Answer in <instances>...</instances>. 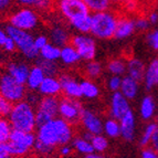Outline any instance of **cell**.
<instances>
[{"mask_svg": "<svg viewBox=\"0 0 158 158\" xmlns=\"http://www.w3.org/2000/svg\"><path fill=\"white\" fill-rule=\"evenodd\" d=\"M72 147H73V150H75L77 154H81V155H84L85 157L89 156L90 154L95 153L94 148H93V145L91 140L85 139L84 137H74L71 142Z\"/></svg>", "mask_w": 158, "mask_h": 158, "instance_id": "25", "label": "cell"}, {"mask_svg": "<svg viewBox=\"0 0 158 158\" xmlns=\"http://www.w3.org/2000/svg\"><path fill=\"white\" fill-rule=\"evenodd\" d=\"M59 105H60V98L58 96H43L37 105V111H35L37 127L45 124L52 118L58 117Z\"/></svg>", "mask_w": 158, "mask_h": 158, "instance_id": "9", "label": "cell"}, {"mask_svg": "<svg viewBox=\"0 0 158 158\" xmlns=\"http://www.w3.org/2000/svg\"><path fill=\"white\" fill-rule=\"evenodd\" d=\"M15 0H0V12H7L11 8Z\"/></svg>", "mask_w": 158, "mask_h": 158, "instance_id": "49", "label": "cell"}, {"mask_svg": "<svg viewBox=\"0 0 158 158\" xmlns=\"http://www.w3.org/2000/svg\"><path fill=\"white\" fill-rule=\"evenodd\" d=\"M107 71L113 75H124L126 73L127 62L123 59H112L107 62Z\"/></svg>", "mask_w": 158, "mask_h": 158, "instance_id": "33", "label": "cell"}, {"mask_svg": "<svg viewBox=\"0 0 158 158\" xmlns=\"http://www.w3.org/2000/svg\"><path fill=\"white\" fill-rule=\"evenodd\" d=\"M49 42H50V39L47 35H44V34H39V35H37V37L34 38V45H35V48H37L38 50L42 49Z\"/></svg>", "mask_w": 158, "mask_h": 158, "instance_id": "45", "label": "cell"}, {"mask_svg": "<svg viewBox=\"0 0 158 158\" xmlns=\"http://www.w3.org/2000/svg\"><path fill=\"white\" fill-rule=\"evenodd\" d=\"M118 16L119 13L111 9L92 13V27L90 33L98 40L113 39L115 37Z\"/></svg>", "mask_w": 158, "mask_h": 158, "instance_id": "3", "label": "cell"}, {"mask_svg": "<svg viewBox=\"0 0 158 158\" xmlns=\"http://www.w3.org/2000/svg\"><path fill=\"white\" fill-rule=\"evenodd\" d=\"M157 123H158V117H157Z\"/></svg>", "mask_w": 158, "mask_h": 158, "instance_id": "56", "label": "cell"}, {"mask_svg": "<svg viewBox=\"0 0 158 158\" xmlns=\"http://www.w3.org/2000/svg\"><path fill=\"white\" fill-rule=\"evenodd\" d=\"M83 110L84 108L79 102V100L63 96L60 100L59 116L69 123H71L73 126H75L81 122V115Z\"/></svg>", "mask_w": 158, "mask_h": 158, "instance_id": "11", "label": "cell"}, {"mask_svg": "<svg viewBox=\"0 0 158 158\" xmlns=\"http://www.w3.org/2000/svg\"><path fill=\"white\" fill-rule=\"evenodd\" d=\"M70 24L79 33H90L91 27H92V13L73 20L72 22H70Z\"/></svg>", "mask_w": 158, "mask_h": 158, "instance_id": "29", "label": "cell"}, {"mask_svg": "<svg viewBox=\"0 0 158 158\" xmlns=\"http://www.w3.org/2000/svg\"><path fill=\"white\" fill-rule=\"evenodd\" d=\"M35 135L37 140L56 149L62 145L71 144L74 138V126L59 116L38 126Z\"/></svg>", "mask_w": 158, "mask_h": 158, "instance_id": "1", "label": "cell"}, {"mask_svg": "<svg viewBox=\"0 0 158 158\" xmlns=\"http://www.w3.org/2000/svg\"><path fill=\"white\" fill-rule=\"evenodd\" d=\"M126 62H127V69H126L127 75L132 77L133 79L137 80L138 82L143 81L146 70V66L144 64V62L136 58L128 59Z\"/></svg>", "mask_w": 158, "mask_h": 158, "instance_id": "23", "label": "cell"}, {"mask_svg": "<svg viewBox=\"0 0 158 158\" xmlns=\"http://www.w3.org/2000/svg\"><path fill=\"white\" fill-rule=\"evenodd\" d=\"M60 61L65 66H72L79 63L81 61V56H80L77 49L71 43H68V44L61 48Z\"/></svg>", "mask_w": 158, "mask_h": 158, "instance_id": "22", "label": "cell"}, {"mask_svg": "<svg viewBox=\"0 0 158 158\" xmlns=\"http://www.w3.org/2000/svg\"><path fill=\"white\" fill-rule=\"evenodd\" d=\"M91 143H92L95 153L103 154L108 148L107 136H103L102 134L93 135L92 139H91Z\"/></svg>", "mask_w": 158, "mask_h": 158, "instance_id": "37", "label": "cell"}, {"mask_svg": "<svg viewBox=\"0 0 158 158\" xmlns=\"http://www.w3.org/2000/svg\"><path fill=\"white\" fill-rule=\"evenodd\" d=\"M119 91L128 100H133L138 94V91H139V82L137 81V80L133 79L129 75L123 77H122V85Z\"/></svg>", "mask_w": 158, "mask_h": 158, "instance_id": "24", "label": "cell"}, {"mask_svg": "<svg viewBox=\"0 0 158 158\" xmlns=\"http://www.w3.org/2000/svg\"><path fill=\"white\" fill-rule=\"evenodd\" d=\"M103 133L110 138H117L121 136V124L118 119L111 117L110 119L105 121L103 126Z\"/></svg>", "mask_w": 158, "mask_h": 158, "instance_id": "30", "label": "cell"}, {"mask_svg": "<svg viewBox=\"0 0 158 158\" xmlns=\"http://www.w3.org/2000/svg\"><path fill=\"white\" fill-rule=\"evenodd\" d=\"M121 136L127 142L134 139L135 137V129H136V119H135L134 112L129 110L121 119Z\"/></svg>", "mask_w": 158, "mask_h": 158, "instance_id": "17", "label": "cell"}, {"mask_svg": "<svg viewBox=\"0 0 158 158\" xmlns=\"http://www.w3.org/2000/svg\"><path fill=\"white\" fill-rule=\"evenodd\" d=\"M103 66L98 61L91 60L86 61V64L84 66V74L87 77V79L96 80L102 75Z\"/></svg>", "mask_w": 158, "mask_h": 158, "instance_id": "31", "label": "cell"}, {"mask_svg": "<svg viewBox=\"0 0 158 158\" xmlns=\"http://www.w3.org/2000/svg\"><path fill=\"white\" fill-rule=\"evenodd\" d=\"M140 156L143 158H158V153L152 145H147L140 150Z\"/></svg>", "mask_w": 158, "mask_h": 158, "instance_id": "44", "label": "cell"}, {"mask_svg": "<svg viewBox=\"0 0 158 158\" xmlns=\"http://www.w3.org/2000/svg\"><path fill=\"white\" fill-rule=\"evenodd\" d=\"M45 77L47 75H45L44 71L38 64L30 68L29 75H28V80H27V83H26L27 89L30 91H37Z\"/></svg>", "mask_w": 158, "mask_h": 158, "instance_id": "21", "label": "cell"}, {"mask_svg": "<svg viewBox=\"0 0 158 158\" xmlns=\"http://www.w3.org/2000/svg\"><path fill=\"white\" fill-rule=\"evenodd\" d=\"M80 124L84 128V131H87L93 135L102 134L103 133L104 123L102 122V119L98 114L90 111V110H83Z\"/></svg>", "mask_w": 158, "mask_h": 158, "instance_id": "14", "label": "cell"}, {"mask_svg": "<svg viewBox=\"0 0 158 158\" xmlns=\"http://www.w3.org/2000/svg\"><path fill=\"white\" fill-rule=\"evenodd\" d=\"M73 152V147L70 146L69 144H65V145H62L60 147H58V153L60 156H63V157H66V156H70Z\"/></svg>", "mask_w": 158, "mask_h": 158, "instance_id": "48", "label": "cell"}, {"mask_svg": "<svg viewBox=\"0 0 158 158\" xmlns=\"http://www.w3.org/2000/svg\"><path fill=\"white\" fill-rule=\"evenodd\" d=\"M27 85L23 83H20L15 77H12L9 73H2L0 79V94L8 102L15 103L19 101L24 100L28 92Z\"/></svg>", "mask_w": 158, "mask_h": 158, "instance_id": "7", "label": "cell"}, {"mask_svg": "<svg viewBox=\"0 0 158 158\" xmlns=\"http://www.w3.org/2000/svg\"><path fill=\"white\" fill-rule=\"evenodd\" d=\"M61 56V48L52 42H49L47 45L39 50V56L45 60L58 61L60 60Z\"/></svg>", "mask_w": 158, "mask_h": 158, "instance_id": "28", "label": "cell"}, {"mask_svg": "<svg viewBox=\"0 0 158 158\" xmlns=\"http://www.w3.org/2000/svg\"><path fill=\"white\" fill-rule=\"evenodd\" d=\"M147 43L153 50L158 51V30H153L147 33L146 35Z\"/></svg>", "mask_w": 158, "mask_h": 158, "instance_id": "42", "label": "cell"}, {"mask_svg": "<svg viewBox=\"0 0 158 158\" xmlns=\"http://www.w3.org/2000/svg\"><path fill=\"white\" fill-rule=\"evenodd\" d=\"M39 92H38V94H34V91H30V92H27V95L26 98H24V100L28 101V102L31 104V105H38L40 102V96H39Z\"/></svg>", "mask_w": 158, "mask_h": 158, "instance_id": "46", "label": "cell"}, {"mask_svg": "<svg viewBox=\"0 0 158 158\" xmlns=\"http://www.w3.org/2000/svg\"><path fill=\"white\" fill-rule=\"evenodd\" d=\"M155 101L150 95H147V96L143 98L139 105V114L140 117L144 121H149V119L153 118L154 114H155Z\"/></svg>", "mask_w": 158, "mask_h": 158, "instance_id": "26", "label": "cell"}, {"mask_svg": "<svg viewBox=\"0 0 158 158\" xmlns=\"http://www.w3.org/2000/svg\"><path fill=\"white\" fill-rule=\"evenodd\" d=\"M143 82L146 90L149 91L158 85V58L154 59L145 70Z\"/></svg>", "mask_w": 158, "mask_h": 158, "instance_id": "20", "label": "cell"}, {"mask_svg": "<svg viewBox=\"0 0 158 158\" xmlns=\"http://www.w3.org/2000/svg\"><path fill=\"white\" fill-rule=\"evenodd\" d=\"M1 75H2V73H1V72H0V79H1Z\"/></svg>", "mask_w": 158, "mask_h": 158, "instance_id": "55", "label": "cell"}, {"mask_svg": "<svg viewBox=\"0 0 158 158\" xmlns=\"http://www.w3.org/2000/svg\"><path fill=\"white\" fill-rule=\"evenodd\" d=\"M2 49L6 51V52H13V51L17 50V44L15 42V40L12 38L8 37L7 41L5 42V44L2 45Z\"/></svg>", "mask_w": 158, "mask_h": 158, "instance_id": "47", "label": "cell"}, {"mask_svg": "<svg viewBox=\"0 0 158 158\" xmlns=\"http://www.w3.org/2000/svg\"><path fill=\"white\" fill-rule=\"evenodd\" d=\"M91 13L110 10L112 8V0H83Z\"/></svg>", "mask_w": 158, "mask_h": 158, "instance_id": "32", "label": "cell"}, {"mask_svg": "<svg viewBox=\"0 0 158 158\" xmlns=\"http://www.w3.org/2000/svg\"><path fill=\"white\" fill-rule=\"evenodd\" d=\"M158 129V123L157 122H152V123H148L147 126L145 127L143 135L139 139V144L144 147V146H147L152 142V138H153L154 134L156 133V131Z\"/></svg>", "mask_w": 158, "mask_h": 158, "instance_id": "36", "label": "cell"}, {"mask_svg": "<svg viewBox=\"0 0 158 158\" xmlns=\"http://www.w3.org/2000/svg\"><path fill=\"white\" fill-rule=\"evenodd\" d=\"M37 64L42 68L45 75H52V77H56V74L59 73V66H58V64H56V61L45 60V59H42V58H40V56H38Z\"/></svg>", "mask_w": 158, "mask_h": 158, "instance_id": "35", "label": "cell"}, {"mask_svg": "<svg viewBox=\"0 0 158 158\" xmlns=\"http://www.w3.org/2000/svg\"><path fill=\"white\" fill-rule=\"evenodd\" d=\"M18 5L24 7H31L37 10H49L52 7V0H15Z\"/></svg>", "mask_w": 158, "mask_h": 158, "instance_id": "34", "label": "cell"}, {"mask_svg": "<svg viewBox=\"0 0 158 158\" xmlns=\"http://www.w3.org/2000/svg\"><path fill=\"white\" fill-rule=\"evenodd\" d=\"M37 91L41 96H59L62 93L61 82L59 77L47 75Z\"/></svg>", "mask_w": 158, "mask_h": 158, "instance_id": "16", "label": "cell"}, {"mask_svg": "<svg viewBox=\"0 0 158 158\" xmlns=\"http://www.w3.org/2000/svg\"><path fill=\"white\" fill-rule=\"evenodd\" d=\"M136 30L135 27V19L132 17L126 16V15H119L118 20H117V26H116L115 31V39L124 40L131 37Z\"/></svg>", "mask_w": 158, "mask_h": 158, "instance_id": "15", "label": "cell"}, {"mask_svg": "<svg viewBox=\"0 0 158 158\" xmlns=\"http://www.w3.org/2000/svg\"><path fill=\"white\" fill-rule=\"evenodd\" d=\"M128 1L129 0H112V3H113V6H121V7H123Z\"/></svg>", "mask_w": 158, "mask_h": 158, "instance_id": "54", "label": "cell"}, {"mask_svg": "<svg viewBox=\"0 0 158 158\" xmlns=\"http://www.w3.org/2000/svg\"><path fill=\"white\" fill-rule=\"evenodd\" d=\"M37 142V135L33 132H24L12 129L10 139L7 143L10 157H23L33 152L34 144Z\"/></svg>", "mask_w": 158, "mask_h": 158, "instance_id": "4", "label": "cell"}, {"mask_svg": "<svg viewBox=\"0 0 158 158\" xmlns=\"http://www.w3.org/2000/svg\"><path fill=\"white\" fill-rule=\"evenodd\" d=\"M12 108V103L8 102L0 94V117H8Z\"/></svg>", "mask_w": 158, "mask_h": 158, "instance_id": "41", "label": "cell"}, {"mask_svg": "<svg viewBox=\"0 0 158 158\" xmlns=\"http://www.w3.org/2000/svg\"><path fill=\"white\" fill-rule=\"evenodd\" d=\"M6 71L12 77H15L17 81L26 84L27 80H28V75H29L30 68L28 64L23 63V62H11L7 65Z\"/></svg>", "mask_w": 158, "mask_h": 158, "instance_id": "19", "label": "cell"}, {"mask_svg": "<svg viewBox=\"0 0 158 158\" xmlns=\"http://www.w3.org/2000/svg\"><path fill=\"white\" fill-rule=\"evenodd\" d=\"M33 152L34 154H37V155L40 156H49V155H52L56 152V148L50 147V146H48L45 144H43V143L37 140L35 144H34Z\"/></svg>", "mask_w": 158, "mask_h": 158, "instance_id": "39", "label": "cell"}, {"mask_svg": "<svg viewBox=\"0 0 158 158\" xmlns=\"http://www.w3.org/2000/svg\"><path fill=\"white\" fill-rule=\"evenodd\" d=\"M70 43L79 52L81 60L91 61L94 60L96 56V41L91 33H79L71 37Z\"/></svg>", "mask_w": 158, "mask_h": 158, "instance_id": "10", "label": "cell"}, {"mask_svg": "<svg viewBox=\"0 0 158 158\" xmlns=\"http://www.w3.org/2000/svg\"><path fill=\"white\" fill-rule=\"evenodd\" d=\"M40 18L34 8L21 6L11 12L8 17V23L19 29L32 31L39 26Z\"/></svg>", "mask_w": 158, "mask_h": 158, "instance_id": "6", "label": "cell"}, {"mask_svg": "<svg viewBox=\"0 0 158 158\" xmlns=\"http://www.w3.org/2000/svg\"><path fill=\"white\" fill-rule=\"evenodd\" d=\"M8 119L12 125L13 129L34 132V129L37 128L34 106L26 100L19 101L12 104L11 112L8 115Z\"/></svg>", "mask_w": 158, "mask_h": 158, "instance_id": "2", "label": "cell"}, {"mask_svg": "<svg viewBox=\"0 0 158 158\" xmlns=\"http://www.w3.org/2000/svg\"><path fill=\"white\" fill-rule=\"evenodd\" d=\"M131 108L129 100L123 95L121 91L112 92L111 103H110V115L112 118L121 119Z\"/></svg>", "mask_w": 158, "mask_h": 158, "instance_id": "12", "label": "cell"}, {"mask_svg": "<svg viewBox=\"0 0 158 158\" xmlns=\"http://www.w3.org/2000/svg\"><path fill=\"white\" fill-rule=\"evenodd\" d=\"M149 145H152L154 148H155V150L158 153V129L156 131V133L154 134L153 138H152V142H150Z\"/></svg>", "mask_w": 158, "mask_h": 158, "instance_id": "52", "label": "cell"}, {"mask_svg": "<svg viewBox=\"0 0 158 158\" xmlns=\"http://www.w3.org/2000/svg\"><path fill=\"white\" fill-rule=\"evenodd\" d=\"M81 91H82V96L86 98L89 100H93V98H98L100 95V87L96 83L93 82L91 79H84L81 82Z\"/></svg>", "mask_w": 158, "mask_h": 158, "instance_id": "27", "label": "cell"}, {"mask_svg": "<svg viewBox=\"0 0 158 158\" xmlns=\"http://www.w3.org/2000/svg\"><path fill=\"white\" fill-rule=\"evenodd\" d=\"M12 129V125L8 118L0 117V143H8Z\"/></svg>", "mask_w": 158, "mask_h": 158, "instance_id": "38", "label": "cell"}, {"mask_svg": "<svg viewBox=\"0 0 158 158\" xmlns=\"http://www.w3.org/2000/svg\"><path fill=\"white\" fill-rule=\"evenodd\" d=\"M149 20L150 24H156L158 22V12H152L149 13V16L147 17Z\"/></svg>", "mask_w": 158, "mask_h": 158, "instance_id": "53", "label": "cell"}, {"mask_svg": "<svg viewBox=\"0 0 158 158\" xmlns=\"http://www.w3.org/2000/svg\"><path fill=\"white\" fill-rule=\"evenodd\" d=\"M59 80L61 82L63 96L71 98H77V100L83 98L81 91V83L73 75L65 72V73H62L59 75Z\"/></svg>", "mask_w": 158, "mask_h": 158, "instance_id": "13", "label": "cell"}, {"mask_svg": "<svg viewBox=\"0 0 158 158\" xmlns=\"http://www.w3.org/2000/svg\"><path fill=\"white\" fill-rule=\"evenodd\" d=\"M8 33L6 31V29H2V28H0V47L2 48V45L5 44V42L7 41L8 39Z\"/></svg>", "mask_w": 158, "mask_h": 158, "instance_id": "51", "label": "cell"}, {"mask_svg": "<svg viewBox=\"0 0 158 158\" xmlns=\"http://www.w3.org/2000/svg\"><path fill=\"white\" fill-rule=\"evenodd\" d=\"M10 157L7 143H0V158H8Z\"/></svg>", "mask_w": 158, "mask_h": 158, "instance_id": "50", "label": "cell"}, {"mask_svg": "<svg viewBox=\"0 0 158 158\" xmlns=\"http://www.w3.org/2000/svg\"><path fill=\"white\" fill-rule=\"evenodd\" d=\"M49 39H50V42L62 48L70 43L71 37L65 27H63L62 24H54L51 27L50 32H49Z\"/></svg>", "mask_w": 158, "mask_h": 158, "instance_id": "18", "label": "cell"}, {"mask_svg": "<svg viewBox=\"0 0 158 158\" xmlns=\"http://www.w3.org/2000/svg\"><path fill=\"white\" fill-rule=\"evenodd\" d=\"M122 85V77L121 75H113L111 74V77L107 80V87L108 90L112 92H116V91L121 90Z\"/></svg>", "mask_w": 158, "mask_h": 158, "instance_id": "40", "label": "cell"}, {"mask_svg": "<svg viewBox=\"0 0 158 158\" xmlns=\"http://www.w3.org/2000/svg\"><path fill=\"white\" fill-rule=\"evenodd\" d=\"M5 29L9 37L15 40L17 49L22 53L24 58L28 60H37L39 56V50L34 45V37L30 31L19 29L9 23L5 27Z\"/></svg>", "mask_w": 158, "mask_h": 158, "instance_id": "5", "label": "cell"}, {"mask_svg": "<svg viewBox=\"0 0 158 158\" xmlns=\"http://www.w3.org/2000/svg\"><path fill=\"white\" fill-rule=\"evenodd\" d=\"M56 8L69 22L91 13L83 0H56Z\"/></svg>", "mask_w": 158, "mask_h": 158, "instance_id": "8", "label": "cell"}, {"mask_svg": "<svg viewBox=\"0 0 158 158\" xmlns=\"http://www.w3.org/2000/svg\"><path fill=\"white\" fill-rule=\"evenodd\" d=\"M150 26V22L148 20V18L146 17H137L135 19V27H136V30H139V31H146L148 30Z\"/></svg>", "mask_w": 158, "mask_h": 158, "instance_id": "43", "label": "cell"}]
</instances>
